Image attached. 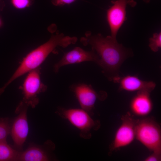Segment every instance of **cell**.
<instances>
[{
  "mask_svg": "<svg viewBox=\"0 0 161 161\" xmlns=\"http://www.w3.org/2000/svg\"><path fill=\"white\" fill-rule=\"evenodd\" d=\"M80 41L83 45L91 47L99 57L100 66L111 72H117L129 55V50L111 36L104 37L100 34L92 35L88 32Z\"/></svg>",
  "mask_w": 161,
  "mask_h": 161,
  "instance_id": "cell-1",
  "label": "cell"
},
{
  "mask_svg": "<svg viewBox=\"0 0 161 161\" xmlns=\"http://www.w3.org/2000/svg\"><path fill=\"white\" fill-rule=\"evenodd\" d=\"M60 44L59 39L55 37L52 36L47 42L29 53L23 58L8 81L0 88V96L7 87L15 80L38 68L49 55Z\"/></svg>",
  "mask_w": 161,
  "mask_h": 161,
  "instance_id": "cell-2",
  "label": "cell"
},
{
  "mask_svg": "<svg viewBox=\"0 0 161 161\" xmlns=\"http://www.w3.org/2000/svg\"><path fill=\"white\" fill-rule=\"evenodd\" d=\"M55 113L78 129L80 136L84 139H90L91 131L97 130L100 126L99 121L92 119L89 113L81 108L59 107Z\"/></svg>",
  "mask_w": 161,
  "mask_h": 161,
  "instance_id": "cell-3",
  "label": "cell"
},
{
  "mask_svg": "<svg viewBox=\"0 0 161 161\" xmlns=\"http://www.w3.org/2000/svg\"><path fill=\"white\" fill-rule=\"evenodd\" d=\"M135 139L152 152L161 153V129L153 118L137 120Z\"/></svg>",
  "mask_w": 161,
  "mask_h": 161,
  "instance_id": "cell-4",
  "label": "cell"
},
{
  "mask_svg": "<svg viewBox=\"0 0 161 161\" xmlns=\"http://www.w3.org/2000/svg\"><path fill=\"white\" fill-rule=\"evenodd\" d=\"M39 69L28 72L25 79L21 87L23 97L20 104L35 108L39 102L38 95L47 90V86L41 81Z\"/></svg>",
  "mask_w": 161,
  "mask_h": 161,
  "instance_id": "cell-5",
  "label": "cell"
},
{
  "mask_svg": "<svg viewBox=\"0 0 161 161\" xmlns=\"http://www.w3.org/2000/svg\"><path fill=\"white\" fill-rule=\"evenodd\" d=\"M137 120L127 112L121 118V124L116 132L110 145L109 152H112L131 144L135 138V128Z\"/></svg>",
  "mask_w": 161,
  "mask_h": 161,
  "instance_id": "cell-6",
  "label": "cell"
},
{
  "mask_svg": "<svg viewBox=\"0 0 161 161\" xmlns=\"http://www.w3.org/2000/svg\"><path fill=\"white\" fill-rule=\"evenodd\" d=\"M28 107L19 104L15 112L18 114L11 124L10 134L13 143V148L19 151H23L24 144L29 131L27 116Z\"/></svg>",
  "mask_w": 161,
  "mask_h": 161,
  "instance_id": "cell-7",
  "label": "cell"
},
{
  "mask_svg": "<svg viewBox=\"0 0 161 161\" xmlns=\"http://www.w3.org/2000/svg\"><path fill=\"white\" fill-rule=\"evenodd\" d=\"M55 144L46 141L42 145L32 144L25 151H20L16 161H49L54 160L52 152Z\"/></svg>",
  "mask_w": 161,
  "mask_h": 161,
  "instance_id": "cell-8",
  "label": "cell"
},
{
  "mask_svg": "<svg viewBox=\"0 0 161 161\" xmlns=\"http://www.w3.org/2000/svg\"><path fill=\"white\" fill-rule=\"evenodd\" d=\"M112 2L113 5L107 11V18L111 31V36L116 39L118 31L126 18L127 5L133 6L136 2L133 0H117Z\"/></svg>",
  "mask_w": 161,
  "mask_h": 161,
  "instance_id": "cell-9",
  "label": "cell"
},
{
  "mask_svg": "<svg viewBox=\"0 0 161 161\" xmlns=\"http://www.w3.org/2000/svg\"><path fill=\"white\" fill-rule=\"evenodd\" d=\"M86 61L94 62L100 65L99 57L94 50L87 51L76 47L64 54L61 59L54 65V71L57 72L61 67L64 66Z\"/></svg>",
  "mask_w": 161,
  "mask_h": 161,
  "instance_id": "cell-10",
  "label": "cell"
},
{
  "mask_svg": "<svg viewBox=\"0 0 161 161\" xmlns=\"http://www.w3.org/2000/svg\"><path fill=\"white\" fill-rule=\"evenodd\" d=\"M73 90L81 108L92 115L96 101L102 98L100 95L96 92L90 86L85 84L76 85Z\"/></svg>",
  "mask_w": 161,
  "mask_h": 161,
  "instance_id": "cell-11",
  "label": "cell"
},
{
  "mask_svg": "<svg viewBox=\"0 0 161 161\" xmlns=\"http://www.w3.org/2000/svg\"><path fill=\"white\" fill-rule=\"evenodd\" d=\"M121 90L129 92H145L150 93L154 89L155 84L152 81L141 80L136 76H126L119 81Z\"/></svg>",
  "mask_w": 161,
  "mask_h": 161,
  "instance_id": "cell-12",
  "label": "cell"
},
{
  "mask_svg": "<svg viewBox=\"0 0 161 161\" xmlns=\"http://www.w3.org/2000/svg\"><path fill=\"white\" fill-rule=\"evenodd\" d=\"M132 112L135 115L145 117L148 115L153 108V104L150 97V93L138 92L130 103Z\"/></svg>",
  "mask_w": 161,
  "mask_h": 161,
  "instance_id": "cell-13",
  "label": "cell"
},
{
  "mask_svg": "<svg viewBox=\"0 0 161 161\" xmlns=\"http://www.w3.org/2000/svg\"><path fill=\"white\" fill-rule=\"evenodd\" d=\"M19 152L7 141H0V161H16Z\"/></svg>",
  "mask_w": 161,
  "mask_h": 161,
  "instance_id": "cell-14",
  "label": "cell"
},
{
  "mask_svg": "<svg viewBox=\"0 0 161 161\" xmlns=\"http://www.w3.org/2000/svg\"><path fill=\"white\" fill-rule=\"evenodd\" d=\"M11 126L8 118L0 119V141H7V137L10 134Z\"/></svg>",
  "mask_w": 161,
  "mask_h": 161,
  "instance_id": "cell-15",
  "label": "cell"
},
{
  "mask_svg": "<svg viewBox=\"0 0 161 161\" xmlns=\"http://www.w3.org/2000/svg\"><path fill=\"white\" fill-rule=\"evenodd\" d=\"M149 46L153 51L156 52L158 51L161 46V32L153 34L152 37L149 39Z\"/></svg>",
  "mask_w": 161,
  "mask_h": 161,
  "instance_id": "cell-16",
  "label": "cell"
},
{
  "mask_svg": "<svg viewBox=\"0 0 161 161\" xmlns=\"http://www.w3.org/2000/svg\"><path fill=\"white\" fill-rule=\"evenodd\" d=\"M13 6L16 8L21 10L30 7L32 3V0H10Z\"/></svg>",
  "mask_w": 161,
  "mask_h": 161,
  "instance_id": "cell-17",
  "label": "cell"
},
{
  "mask_svg": "<svg viewBox=\"0 0 161 161\" xmlns=\"http://www.w3.org/2000/svg\"><path fill=\"white\" fill-rule=\"evenodd\" d=\"M161 160V153L152 152V153L146 157L144 161H160Z\"/></svg>",
  "mask_w": 161,
  "mask_h": 161,
  "instance_id": "cell-18",
  "label": "cell"
},
{
  "mask_svg": "<svg viewBox=\"0 0 161 161\" xmlns=\"http://www.w3.org/2000/svg\"><path fill=\"white\" fill-rule=\"evenodd\" d=\"M77 0H52V4L57 6H62L66 4H69Z\"/></svg>",
  "mask_w": 161,
  "mask_h": 161,
  "instance_id": "cell-19",
  "label": "cell"
},
{
  "mask_svg": "<svg viewBox=\"0 0 161 161\" xmlns=\"http://www.w3.org/2000/svg\"><path fill=\"white\" fill-rule=\"evenodd\" d=\"M150 0H143V1L146 3H148L150 1Z\"/></svg>",
  "mask_w": 161,
  "mask_h": 161,
  "instance_id": "cell-20",
  "label": "cell"
},
{
  "mask_svg": "<svg viewBox=\"0 0 161 161\" xmlns=\"http://www.w3.org/2000/svg\"><path fill=\"white\" fill-rule=\"evenodd\" d=\"M1 20L0 18V27L1 26Z\"/></svg>",
  "mask_w": 161,
  "mask_h": 161,
  "instance_id": "cell-21",
  "label": "cell"
}]
</instances>
